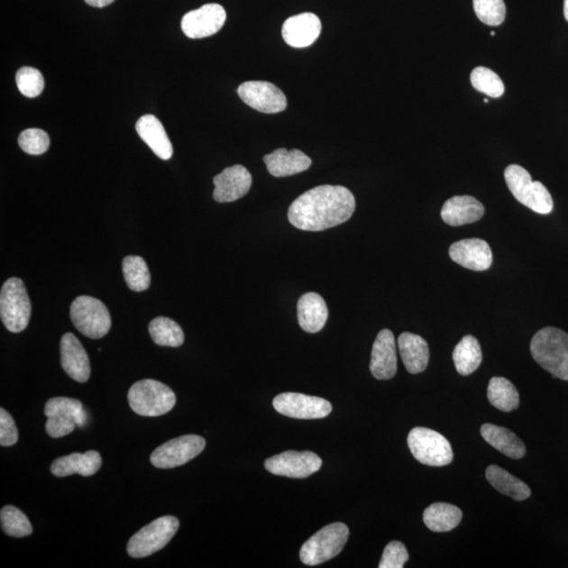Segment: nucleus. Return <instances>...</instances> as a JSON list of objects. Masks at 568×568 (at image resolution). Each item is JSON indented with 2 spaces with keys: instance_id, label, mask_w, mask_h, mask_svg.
<instances>
[{
  "instance_id": "f257e3e1",
  "label": "nucleus",
  "mask_w": 568,
  "mask_h": 568,
  "mask_svg": "<svg viewBox=\"0 0 568 568\" xmlns=\"http://www.w3.org/2000/svg\"><path fill=\"white\" fill-rule=\"evenodd\" d=\"M356 208L349 188L320 186L308 189L290 205L289 221L297 229L320 232L346 223Z\"/></svg>"
},
{
  "instance_id": "f03ea898",
  "label": "nucleus",
  "mask_w": 568,
  "mask_h": 568,
  "mask_svg": "<svg viewBox=\"0 0 568 568\" xmlns=\"http://www.w3.org/2000/svg\"><path fill=\"white\" fill-rule=\"evenodd\" d=\"M530 353L542 369L554 378L568 381V334L560 328H542L530 343Z\"/></svg>"
},
{
  "instance_id": "7ed1b4c3",
  "label": "nucleus",
  "mask_w": 568,
  "mask_h": 568,
  "mask_svg": "<svg viewBox=\"0 0 568 568\" xmlns=\"http://www.w3.org/2000/svg\"><path fill=\"white\" fill-rule=\"evenodd\" d=\"M504 179L509 191L520 204L541 215L552 213L554 201L551 193L540 181H533L526 169L510 164L505 169Z\"/></svg>"
},
{
  "instance_id": "20e7f679",
  "label": "nucleus",
  "mask_w": 568,
  "mask_h": 568,
  "mask_svg": "<svg viewBox=\"0 0 568 568\" xmlns=\"http://www.w3.org/2000/svg\"><path fill=\"white\" fill-rule=\"evenodd\" d=\"M128 399L130 407L139 416L166 415L176 404V396L168 385L153 379H144L132 385Z\"/></svg>"
},
{
  "instance_id": "39448f33",
  "label": "nucleus",
  "mask_w": 568,
  "mask_h": 568,
  "mask_svg": "<svg viewBox=\"0 0 568 568\" xmlns=\"http://www.w3.org/2000/svg\"><path fill=\"white\" fill-rule=\"evenodd\" d=\"M349 536L350 529L344 523H332L320 529L302 545V563L314 566L336 557L343 552Z\"/></svg>"
},
{
  "instance_id": "423d86ee",
  "label": "nucleus",
  "mask_w": 568,
  "mask_h": 568,
  "mask_svg": "<svg viewBox=\"0 0 568 568\" xmlns=\"http://www.w3.org/2000/svg\"><path fill=\"white\" fill-rule=\"evenodd\" d=\"M0 317L6 330L21 333L28 326L31 302L24 283L19 278L6 280L0 292Z\"/></svg>"
},
{
  "instance_id": "0eeeda50",
  "label": "nucleus",
  "mask_w": 568,
  "mask_h": 568,
  "mask_svg": "<svg viewBox=\"0 0 568 568\" xmlns=\"http://www.w3.org/2000/svg\"><path fill=\"white\" fill-rule=\"evenodd\" d=\"M408 444L416 460L428 466L452 463L453 453L450 442L438 432L426 427H415L408 434Z\"/></svg>"
},
{
  "instance_id": "6e6552de",
  "label": "nucleus",
  "mask_w": 568,
  "mask_h": 568,
  "mask_svg": "<svg viewBox=\"0 0 568 568\" xmlns=\"http://www.w3.org/2000/svg\"><path fill=\"white\" fill-rule=\"evenodd\" d=\"M179 528V520L173 516L158 518L132 536L128 543V554L141 559L160 551Z\"/></svg>"
},
{
  "instance_id": "1a4fd4ad",
  "label": "nucleus",
  "mask_w": 568,
  "mask_h": 568,
  "mask_svg": "<svg viewBox=\"0 0 568 568\" xmlns=\"http://www.w3.org/2000/svg\"><path fill=\"white\" fill-rule=\"evenodd\" d=\"M71 319L78 331L91 339L105 337L112 326L109 309L91 296H79L73 301Z\"/></svg>"
},
{
  "instance_id": "9d476101",
  "label": "nucleus",
  "mask_w": 568,
  "mask_h": 568,
  "mask_svg": "<svg viewBox=\"0 0 568 568\" xmlns=\"http://www.w3.org/2000/svg\"><path fill=\"white\" fill-rule=\"evenodd\" d=\"M205 447L206 440L200 435H181L157 447L151 454V463L157 469H174L197 457L204 452Z\"/></svg>"
},
{
  "instance_id": "9b49d317",
  "label": "nucleus",
  "mask_w": 568,
  "mask_h": 568,
  "mask_svg": "<svg viewBox=\"0 0 568 568\" xmlns=\"http://www.w3.org/2000/svg\"><path fill=\"white\" fill-rule=\"evenodd\" d=\"M274 408L290 418L311 420L325 418L332 412V404L324 398L299 393H283L275 397Z\"/></svg>"
},
{
  "instance_id": "f8f14e48",
  "label": "nucleus",
  "mask_w": 568,
  "mask_h": 568,
  "mask_svg": "<svg viewBox=\"0 0 568 568\" xmlns=\"http://www.w3.org/2000/svg\"><path fill=\"white\" fill-rule=\"evenodd\" d=\"M322 460L312 452L289 451L264 463L265 469L277 476L303 479L313 475L321 469Z\"/></svg>"
},
{
  "instance_id": "ddd939ff",
  "label": "nucleus",
  "mask_w": 568,
  "mask_h": 568,
  "mask_svg": "<svg viewBox=\"0 0 568 568\" xmlns=\"http://www.w3.org/2000/svg\"><path fill=\"white\" fill-rule=\"evenodd\" d=\"M243 103L261 113L275 114L287 109L286 95L268 81H246L238 87Z\"/></svg>"
},
{
  "instance_id": "4468645a",
  "label": "nucleus",
  "mask_w": 568,
  "mask_h": 568,
  "mask_svg": "<svg viewBox=\"0 0 568 568\" xmlns=\"http://www.w3.org/2000/svg\"><path fill=\"white\" fill-rule=\"evenodd\" d=\"M225 19L226 13L223 5L207 4L197 10L188 12L182 17L181 29L188 38L198 40L218 33Z\"/></svg>"
},
{
  "instance_id": "2eb2a0df",
  "label": "nucleus",
  "mask_w": 568,
  "mask_h": 568,
  "mask_svg": "<svg viewBox=\"0 0 568 568\" xmlns=\"http://www.w3.org/2000/svg\"><path fill=\"white\" fill-rule=\"evenodd\" d=\"M252 175L240 164L226 168L214 177V199L220 204L236 201L249 193L252 187Z\"/></svg>"
},
{
  "instance_id": "dca6fc26",
  "label": "nucleus",
  "mask_w": 568,
  "mask_h": 568,
  "mask_svg": "<svg viewBox=\"0 0 568 568\" xmlns=\"http://www.w3.org/2000/svg\"><path fill=\"white\" fill-rule=\"evenodd\" d=\"M450 257L461 267L477 271L489 270L492 263L490 246L479 238L463 239L453 243Z\"/></svg>"
},
{
  "instance_id": "f3484780",
  "label": "nucleus",
  "mask_w": 568,
  "mask_h": 568,
  "mask_svg": "<svg viewBox=\"0 0 568 568\" xmlns=\"http://www.w3.org/2000/svg\"><path fill=\"white\" fill-rule=\"evenodd\" d=\"M60 358L63 371L73 380L84 383L91 375L90 359L85 347L72 333L63 334L60 341Z\"/></svg>"
},
{
  "instance_id": "a211bd4d",
  "label": "nucleus",
  "mask_w": 568,
  "mask_h": 568,
  "mask_svg": "<svg viewBox=\"0 0 568 568\" xmlns=\"http://www.w3.org/2000/svg\"><path fill=\"white\" fill-rule=\"evenodd\" d=\"M370 370L378 380H389L397 372V352L394 334L382 330L372 345Z\"/></svg>"
},
{
  "instance_id": "6ab92c4d",
  "label": "nucleus",
  "mask_w": 568,
  "mask_h": 568,
  "mask_svg": "<svg viewBox=\"0 0 568 568\" xmlns=\"http://www.w3.org/2000/svg\"><path fill=\"white\" fill-rule=\"evenodd\" d=\"M321 22L313 13H302L287 19L282 25V37L289 46L307 48L320 35Z\"/></svg>"
},
{
  "instance_id": "aec40b11",
  "label": "nucleus",
  "mask_w": 568,
  "mask_h": 568,
  "mask_svg": "<svg viewBox=\"0 0 568 568\" xmlns=\"http://www.w3.org/2000/svg\"><path fill=\"white\" fill-rule=\"evenodd\" d=\"M484 212V206L475 197L454 196L442 206L441 217L448 225L460 226L476 223Z\"/></svg>"
},
{
  "instance_id": "412c9836",
  "label": "nucleus",
  "mask_w": 568,
  "mask_h": 568,
  "mask_svg": "<svg viewBox=\"0 0 568 568\" xmlns=\"http://www.w3.org/2000/svg\"><path fill=\"white\" fill-rule=\"evenodd\" d=\"M103 464L100 453L88 451L85 453H74L57 458L50 465V472L56 477H68L78 473L84 477L95 475Z\"/></svg>"
},
{
  "instance_id": "4be33fe9",
  "label": "nucleus",
  "mask_w": 568,
  "mask_h": 568,
  "mask_svg": "<svg viewBox=\"0 0 568 568\" xmlns=\"http://www.w3.org/2000/svg\"><path fill=\"white\" fill-rule=\"evenodd\" d=\"M268 170L274 177H287L305 172L312 160L299 150L278 149L263 158Z\"/></svg>"
},
{
  "instance_id": "5701e85b",
  "label": "nucleus",
  "mask_w": 568,
  "mask_h": 568,
  "mask_svg": "<svg viewBox=\"0 0 568 568\" xmlns=\"http://www.w3.org/2000/svg\"><path fill=\"white\" fill-rule=\"evenodd\" d=\"M136 131L142 141L160 160H169L173 156L172 142H170L160 119L154 115H144L139 118Z\"/></svg>"
},
{
  "instance_id": "b1692460",
  "label": "nucleus",
  "mask_w": 568,
  "mask_h": 568,
  "mask_svg": "<svg viewBox=\"0 0 568 568\" xmlns=\"http://www.w3.org/2000/svg\"><path fill=\"white\" fill-rule=\"evenodd\" d=\"M299 325L303 331L315 334L324 328L328 317L326 303L317 293H307L297 305Z\"/></svg>"
},
{
  "instance_id": "393cba45",
  "label": "nucleus",
  "mask_w": 568,
  "mask_h": 568,
  "mask_svg": "<svg viewBox=\"0 0 568 568\" xmlns=\"http://www.w3.org/2000/svg\"><path fill=\"white\" fill-rule=\"evenodd\" d=\"M400 356L410 374H419L427 368L429 349L426 339L419 334L403 333L398 338Z\"/></svg>"
},
{
  "instance_id": "a878e982",
  "label": "nucleus",
  "mask_w": 568,
  "mask_h": 568,
  "mask_svg": "<svg viewBox=\"0 0 568 568\" xmlns=\"http://www.w3.org/2000/svg\"><path fill=\"white\" fill-rule=\"evenodd\" d=\"M483 439L496 450L511 459H521L526 456L527 448L523 441L509 429L495 425H486L481 426Z\"/></svg>"
},
{
  "instance_id": "bb28decb",
  "label": "nucleus",
  "mask_w": 568,
  "mask_h": 568,
  "mask_svg": "<svg viewBox=\"0 0 568 568\" xmlns=\"http://www.w3.org/2000/svg\"><path fill=\"white\" fill-rule=\"evenodd\" d=\"M463 511L448 503H434L423 513V521L435 533L451 532L463 520Z\"/></svg>"
},
{
  "instance_id": "cd10ccee",
  "label": "nucleus",
  "mask_w": 568,
  "mask_h": 568,
  "mask_svg": "<svg viewBox=\"0 0 568 568\" xmlns=\"http://www.w3.org/2000/svg\"><path fill=\"white\" fill-rule=\"evenodd\" d=\"M485 476L492 488L500 491L503 495L513 498L516 501L527 500L532 494L527 483L501 469L500 466H489L486 469Z\"/></svg>"
},
{
  "instance_id": "c85d7f7f",
  "label": "nucleus",
  "mask_w": 568,
  "mask_h": 568,
  "mask_svg": "<svg viewBox=\"0 0 568 568\" xmlns=\"http://www.w3.org/2000/svg\"><path fill=\"white\" fill-rule=\"evenodd\" d=\"M453 359L460 375L472 374L482 362V351L479 341L472 334H467L454 347Z\"/></svg>"
},
{
  "instance_id": "c756f323",
  "label": "nucleus",
  "mask_w": 568,
  "mask_h": 568,
  "mask_svg": "<svg viewBox=\"0 0 568 568\" xmlns=\"http://www.w3.org/2000/svg\"><path fill=\"white\" fill-rule=\"evenodd\" d=\"M488 398L492 407L505 413L515 410L520 403L519 393L515 385L503 377L490 379Z\"/></svg>"
},
{
  "instance_id": "7c9ffc66",
  "label": "nucleus",
  "mask_w": 568,
  "mask_h": 568,
  "mask_svg": "<svg viewBox=\"0 0 568 568\" xmlns=\"http://www.w3.org/2000/svg\"><path fill=\"white\" fill-rule=\"evenodd\" d=\"M149 332L157 345L179 347L185 343V334L180 325L168 317H157L151 320Z\"/></svg>"
},
{
  "instance_id": "2f4dec72",
  "label": "nucleus",
  "mask_w": 568,
  "mask_h": 568,
  "mask_svg": "<svg viewBox=\"0 0 568 568\" xmlns=\"http://www.w3.org/2000/svg\"><path fill=\"white\" fill-rule=\"evenodd\" d=\"M124 280L133 292H143L151 284V274L142 257L126 256L123 261Z\"/></svg>"
},
{
  "instance_id": "473e14b6",
  "label": "nucleus",
  "mask_w": 568,
  "mask_h": 568,
  "mask_svg": "<svg viewBox=\"0 0 568 568\" xmlns=\"http://www.w3.org/2000/svg\"><path fill=\"white\" fill-rule=\"evenodd\" d=\"M44 415L47 418L56 415L72 417L79 427H84L87 421V415L82 403L68 397H56L48 400L44 407Z\"/></svg>"
},
{
  "instance_id": "72a5a7b5",
  "label": "nucleus",
  "mask_w": 568,
  "mask_h": 568,
  "mask_svg": "<svg viewBox=\"0 0 568 568\" xmlns=\"http://www.w3.org/2000/svg\"><path fill=\"white\" fill-rule=\"evenodd\" d=\"M0 520L4 532L14 538H23L33 533V527L28 517L21 509L12 505H6L0 511Z\"/></svg>"
},
{
  "instance_id": "f704fd0d",
  "label": "nucleus",
  "mask_w": 568,
  "mask_h": 568,
  "mask_svg": "<svg viewBox=\"0 0 568 568\" xmlns=\"http://www.w3.org/2000/svg\"><path fill=\"white\" fill-rule=\"evenodd\" d=\"M471 82L477 91L490 97H501L505 91L501 78L488 68L478 67L473 69L471 74Z\"/></svg>"
},
{
  "instance_id": "c9c22d12",
  "label": "nucleus",
  "mask_w": 568,
  "mask_h": 568,
  "mask_svg": "<svg viewBox=\"0 0 568 568\" xmlns=\"http://www.w3.org/2000/svg\"><path fill=\"white\" fill-rule=\"evenodd\" d=\"M16 85L19 92L25 97L40 96L44 88L42 74L37 69L23 67L16 73Z\"/></svg>"
},
{
  "instance_id": "e433bc0d",
  "label": "nucleus",
  "mask_w": 568,
  "mask_h": 568,
  "mask_svg": "<svg viewBox=\"0 0 568 568\" xmlns=\"http://www.w3.org/2000/svg\"><path fill=\"white\" fill-rule=\"evenodd\" d=\"M472 3L477 17L483 23L495 27L504 22L507 8L503 0H473Z\"/></svg>"
},
{
  "instance_id": "4c0bfd02",
  "label": "nucleus",
  "mask_w": 568,
  "mask_h": 568,
  "mask_svg": "<svg viewBox=\"0 0 568 568\" xmlns=\"http://www.w3.org/2000/svg\"><path fill=\"white\" fill-rule=\"evenodd\" d=\"M18 143L25 153L41 155L49 150L50 137L43 130L28 129L19 135Z\"/></svg>"
},
{
  "instance_id": "58836bf2",
  "label": "nucleus",
  "mask_w": 568,
  "mask_h": 568,
  "mask_svg": "<svg viewBox=\"0 0 568 568\" xmlns=\"http://www.w3.org/2000/svg\"><path fill=\"white\" fill-rule=\"evenodd\" d=\"M407 547L400 541H391L384 548L382 558L379 567L380 568H402L408 560Z\"/></svg>"
},
{
  "instance_id": "ea45409f",
  "label": "nucleus",
  "mask_w": 568,
  "mask_h": 568,
  "mask_svg": "<svg viewBox=\"0 0 568 568\" xmlns=\"http://www.w3.org/2000/svg\"><path fill=\"white\" fill-rule=\"evenodd\" d=\"M76 426H78V423L72 417L56 415L48 417L46 431L50 437L57 439L71 434Z\"/></svg>"
},
{
  "instance_id": "a19ab883",
  "label": "nucleus",
  "mask_w": 568,
  "mask_h": 568,
  "mask_svg": "<svg viewBox=\"0 0 568 568\" xmlns=\"http://www.w3.org/2000/svg\"><path fill=\"white\" fill-rule=\"evenodd\" d=\"M18 441V429L14 420L5 408H0V445L12 446Z\"/></svg>"
},
{
  "instance_id": "79ce46f5",
  "label": "nucleus",
  "mask_w": 568,
  "mask_h": 568,
  "mask_svg": "<svg viewBox=\"0 0 568 568\" xmlns=\"http://www.w3.org/2000/svg\"><path fill=\"white\" fill-rule=\"evenodd\" d=\"M88 5L95 6V8H105V6L111 5L115 0H85Z\"/></svg>"
},
{
  "instance_id": "37998d69",
  "label": "nucleus",
  "mask_w": 568,
  "mask_h": 568,
  "mask_svg": "<svg viewBox=\"0 0 568 568\" xmlns=\"http://www.w3.org/2000/svg\"><path fill=\"white\" fill-rule=\"evenodd\" d=\"M564 16L568 22V0H564Z\"/></svg>"
},
{
  "instance_id": "c03bdc74",
  "label": "nucleus",
  "mask_w": 568,
  "mask_h": 568,
  "mask_svg": "<svg viewBox=\"0 0 568 568\" xmlns=\"http://www.w3.org/2000/svg\"><path fill=\"white\" fill-rule=\"evenodd\" d=\"M495 34H496L495 32H491L490 33L491 36H495Z\"/></svg>"
}]
</instances>
